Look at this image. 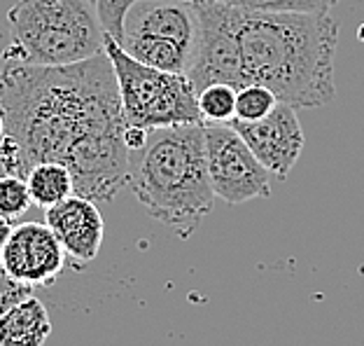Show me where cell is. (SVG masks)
Listing matches in <instances>:
<instances>
[{
	"instance_id": "1",
	"label": "cell",
	"mask_w": 364,
	"mask_h": 346,
	"mask_svg": "<svg viewBox=\"0 0 364 346\" xmlns=\"http://www.w3.org/2000/svg\"><path fill=\"white\" fill-rule=\"evenodd\" d=\"M0 110L5 134L19 145L26 173L33 164L59 162L70 169L75 194L101 204L127 187V122L105 49L68 65L5 59Z\"/></svg>"
},
{
	"instance_id": "2",
	"label": "cell",
	"mask_w": 364,
	"mask_h": 346,
	"mask_svg": "<svg viewBox=\"0 0 364 346\" xmlns=\"http://www.w3.org/2000/svg\"><path fill=\"white\" fill-rule=\"evenodd\" d=\"M234 31L247 80L294 108L334 101L338 26L329 12H250L234 7Z\"/></svg>"
},
{
	"instance_id": "3",
	"label": "cell",
	"mask_w": 364,
	"mask_h": 346,
	"mask_svg": "<svg viewBox=\"0 0 364 346\" xmlns=\"http://www.w3.org/2000/svg\"><path fill=\"white\" fill-rule=\"evenodd\" d=\"M127 187L156 222L192 236L215 201L203 122L147 129L143 147L129 150Z\"/></svg>"
},
{
	"instance_id": "4",
	"label": "cell",
	"mask_w": 364,
	"mask_h": 346,
	"mask_svg": "<svg viewBox=\"0 0 364 346\" xmlns=\"http://www.w3.org/2000/svg\"><path fill=\"white\" fill-rule=\"evenodd\" d=\"M10 45L3 59L31 65L80 63L105 49V36L87 0H19L7 12Z\"/></svg>"
},
{
	"instance_id": "5",
	"label": "cell",
	"mask_w": 364,
	"mask_h": 346,
	"mask_svg": "<svg viewBox=\"0 0 364 346\" xmlns=\"http://www.w3.org/2000/svg\"><path fill=\"white\" fill-rule=\"evenodd\" d=\"M105 54L112 61L122 115L129 127L159 129L203 122L198 110V92L185 73H168L140 63L107 36Z\"/></svg>"
},
{
	"instance_id": "6",
	"label": "cell",
	"mask_w": 364,
	"mask_h": 346,
	"mask_svg": "<svg viewBox=\"0 0 364 346\" xmlns=\"http://www.w3.org/2000/svg\"><path fill=\"white\" fill-rule=\"evenodd\" d=\"M192 5L196 12V43L185 75L194 89L201 92L215 82L236 89L250 85L234 31V7L215 0H196Z\"/></svg>"
},
{
	"instance_id": "7",
	"label": "cell",
	"mask_w": 364,
	"mask_h": 346,
	"mask_svg": "<svg viewBox=\"0 0 364 346\" xmlns=\"http://www.w3.org/2000/svg\"><path fill=\"white\" fill-rule=\"evenodd\" d=\"M205 164L218 199L241 206L271 196V171L255 157L229 122H203Z\"/></svg>"
},
{
	"instance_id": "8",
	"label": "cell",
	"mask_w": 364,
	"mask_h": 346,
	"mask_svg": "<svg viewBox=\"0 0 364 346\" xmlns=\"http://www.w3.org/2000/svg\"><path fill=\"white\" fill-rule=\"evenodd\" d=\"M0 262L16 281L45 288L59 278L68 255L47 222H19L0 251Z\"/></svg>"
},
{
	"instance_id": "9",
	"label": "cell",
	"mask_w": 364,
	"mask_h": 346,
	"mask_svg": "<svg viewBox=\"0 0 364 346\" xmlns=\"http://www.w3.org/2000/svg\"><path fill=\"white\" fill-rule=\"evenodd\" d=\"M229 125L238 131V136L247 143L255 157L271 171V176L287 178L301 157L304 131L294 105L278 101L262 120H231Z\"/></svg>"
},
{
	"instance_id": "10",
	"label": "cell",
	"mask_w": 364,
	"mask_h": 346,
	"mask_svg": "<svg viewBox=\"0 0 364 346\" xmlns=\"http://www.w3.org/2000/svg\"><path fill=\"white\" fill-rule=\"evenodd\" d=\"M45 222L59 238L68 260L77 267L96 260L105 236V222L101 211L96 209V201L70 194L68 199L45 209Z\"/></svg>"
},
{
	"instance_id": "11",
	"label": "cell",
	"mask_w": 364,
	"mask_h": 346,
	"mask_svg": "<svg viewBox=\"0 0 364 346\" xmlns=\"http://www.w3.org/2000/svg\"><path fill=\"white\" fill-rule=\"evenodd\" d=\"M124 33H147V36L166 38L192 52L196 43L194 5L180 3V0H138L127 16Z\"/></svg>"
},
{
	"instance_id": "12",
	"label": "cell",
	"mask_w": 364,
	"mask_h": 346,
	"mask_svg": "<svg viewBox=\"0 0 364 346\" xmlns=\"http://www.w3.org/2000/svg\"><path fill=\"white\" fill-rule=\"evenodd\" d=\"M52 335V318L36 295L14 304L0 316V346H45Z\"/></svg>"
},
{
	"instance_id": "13",
	"label": "cell",
	"mask_w": 364,
	"mask_h": 346,
	"mask_svg": "<svg viewBox=\"0 0 364 346\" xmlns=\"http://www.w3.org/2000/svg\"><path fill=\"white\" fill-rule=\"evenodd\" d=\"M119 47L136 61L168 73H185L189 63V49L166 38L147 36V33H124Z\"/></svg>"
},
{
	"instance_id": "14",
	"label": "cell",
	"mask_w": 364,
	"mask_h": 346,
	"mask_svg": "<svg viewBox=\"0 0 364 346\" xmlns=\"http://www.w3.org/2000/svg\"><path fill=\"white\" fill-rule=\"evenodd\" d=\"M26 185L31 199L40 209H49L59 201L75 194V183H73L70 169L59 162H40L33 164L26 173Z\"/></svg>"
},
{
	"instance_id": "15",
	"label": "cell",
	"mask_w": 364,
	"mask_h": 346,
	"mask_svg": "<svg viewBox=\"0 0 364 346\" xmlns=\"http://www.w3.org/2000/svg\"><path fill=\"white\" fill-rule=\"evenodd\" d=\"M236 94L238 89L215 82L198 92V110L203 122H231L236 115Z\"/></svg>"
},
{
	"instance_id": "16",
	"label": "cell",
	"mask_w": 364,
	"mask_h": 346,
	"mask_svg": "<svg viewBox=\"0 0 364 346\" xmlns=\"http://www.w3.org/2000/svg\"><path fill=\"white\" fill-rule=\"evenodd\" d=\"M276 103H278V98L269 87L252 82V85H245V87L238 89L234 120H241V122L262 120L264 115H269L273 110V105Z\"/></svg>"
},
{
	"instance_id": "17",
	"label": "cell",
	"mask_w": 364,
	"mask_h": 346,
	"mask_svg": "<svg viewBox=\"0 0 364 346\" xmlns=\"http://www.w3.org/2000/svg\"><path fill=\"white\" fill-rule=\"evenodd\" d=\"M250 12H329L336 0H215Z\"/></svg>"
},
{
	"instance_id": "18",
	"label": "cell",
	"mask_w": 364,
	"mask_h": 346,
	"mask_svg": "<svg viewBox=\"0 0 364 346\" xmlns=\"http://www.w3.org/2000/svg\"><path fill=\"white\" fill-rule=\"evenodd\" d=\"M33 206L26 178L21 176H3L0 178V216L7 220H19L26 216Z\"/></svg>"
},
{
	"instance_id": "19",
	"label": "cell",
	"mask_w": 364,
	"mask_h": 346,
	"mask_svg": "<svg viewBox=\"0 0 364 346\" xmlns=\"http://www.w3.org/2000/svg\"><path fill=\"white\" fill-rule=\"evenodd\" d=\"M138 0H96L94 12L96 19L101 23L103 36L112 38L114 43H122L124 38V26H127V16Z\"/></svg>"
},
{
	"instance_id": "20",
	"label": "cell",
	"mask_w": 364,
	"mask_h": 346,
	"mask_svg": "<svg viewBox=\"0 0 364 346\" xmlns=\"http://www.w3.org/2000/svg\"><path fill=\"white\" fill-rule=\"evenodd\" d=\"M31 295H33V288L16 281L10 271L3 267V262H0V316H3L5 311H10L14 304L31 298Z\"/></svg>"
},
{
	"instance_id": "21",
	"label": "cell",
	"mask_w": 364,
	"mask_h": 346,
	"mask_svg": "<svg viewBox=\"0 0 364 346\" xmlns=\"http://www.w3.org/2000/svg\"><path fill=\"white\" fill-rule=\"evenodd\" d=\"M3 176H21L26 178V167H23V157L10 136L0 138V178Z\"/></svg>"
},
{
	"instance_id": "22",
	"label": "cell",
	"mask_w": 364,
	"mask_h": 346,
	"mask_svg": "<svg viewBox=\"0 0 364 346\" xmlns=\"http://www.w3.org/2000/svg\"><path fill=\"white\" fill-rule=\"evenodd\" d=\"M12 229H14V222L7 220L5 216H0V251H3V246L7 243V238H10Z\"/></svg>"
},
{
	"instance_id": "23",
	"label": "cell",
	"mask_w": 364,
	"mask_h": 346,
	"mask_svg": "<svg viewBox=\"0 0 364 346\" xmlns=\"http://www.w3.org/2000/svg\"><path fill=\"white\" fill-rule=\"evenodd\" d=\"M180 3H196V0H180Z\"/></svg>"
},
{
	"instance_id": "24",
	"label": "cell",
	"mask_w": 364,
	"mask_h": 346,
	"mask_svg": "<svg viewBox=\"0 0 364 346\" xmlns=\"http://www.w3.org/2000/svg\"><path fill=\"white\" fill-rule=\"evenodd\" d=\"M360 36H362V40H364V26H362V31H360Z\"/></svg>"
},
{
	"instance_id": "25",
	"label": "cell",
	"mask_w": 364,
	"mask_h": 346,
	"mask_svg": "<svg viewBox=\"0 0 364 346\" xmlns=\"http://www.w3.org/2000/svg\"><path fill=\"white\" fill-rule=\"evenodd\" d=\"M87 3H89V5H94V3H96V0H87Z\"/></svg>"
}]
</instances>
